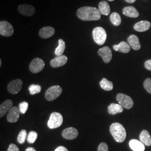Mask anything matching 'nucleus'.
I'll use <instances>...</instances> for the list:
<instances>
[{
    "label": "nucleus",
    "instance_id": "19",
    "mask_svg": "<svg viewBox=\"0 0 151 151\" xmlns=\"http://www.w3.org/2000/svg\"><path fill=\"white\" fill-rule=\"evenodd\" d=\"M123 13L124 15L132 18H137L139 15L138 11L133 6H127L124 7Z\"/></svg>",
    "mask_w": 151,
    "mask_h": 151
},
{
    "label": "nucleus",
    "instance_id": "38",
    "mask_svg": "<svg viewBox=\"0 0 151 151\" xmlns=\"http://www.w3.org/2000/svg\"><path fill=\"white\" fill-rule=\"evenodd\" d=\"M128 3H129V4H133L134 2H135L136 0H125Z\"/></svg>",
    "mask_w": 151,
    "mask_h": 151
},
{
    "label": "nucleus",
    "instance_id": "24",
    "mask_svg": "<svg viewBox=\"0 0 151 151\" xmlns=\"http://www.w3.org/2000/svg\"><path fill=\"white\" fill-rule=\"evenodd\" d=\"M123 111V108L119 104L112 103L108 106V112L111 115H115Z\"/></svg>",
    "mask_w": 151,
    "mask_h": 151
},
{
    "label": "nucleus",
    "instance_id": "25",
    "mask_svg": "<svg viewBox=\"0 0 151 151\" xmlns=\"http://www.w3.org/2000/svg\"><path fill=\"white\" fill-rule=\"evenodd\" d=\"M100 85L101 88L105 91H111L113 89V83L105 78H103L100 82Z\"/></svg>",
    "mask_w": 151,
    "mask_h": 151
},
{
    "label": "nucleus",
    "instance_id": "29",
    "mask_svg": "<svg viewBox=\"0 0 151 151\" xmlns=\"http://www.w3.org/2000/svg\"><path fill=\"white\" fill-rule=\"evenodd\" d=\"M29 90L31 95H35L40 93L42 90V87L39 85H31L29 87Z\"/></svg>",
    "mask_w": 151,
    "mask_h": 151
},
{
    "label": "nucleus",
    "instance_id": "13",
    "mask_svg": "<svg viewBox=\"0 0 151 151\" xmlns=\"http://www.w3.org/2000/svg\"><path fill=\"white\" fill-rule=\"evenodd\" d=\"M20 114V111L19 108L12 107L7 115V120L11 123H16L19 119Z\"/></svg>",
    "mask_w": 151,
    "mask_h": 151
},
{
    "label": "nucleus",
    "instance_id": "6",
    "mask_svg": "<svg viewBox=\"0 0 151 151\" xmlns=\"http://www.w3.org/2000/svg\"><path fill=\"white\" fill-rule=\"evenodd\" d=\"M116 100L119 104L126 109H130L134 105V102L131 97L124 94L120 93L116 95Z\"/></svg>",
    "mask_w": 151,
    "mask_h": 151
},
{
    "label": "nucleus",
    "instance_id": "9",
    "mask_svg": "<svg viewBox=\"0 0 151 151\" xmlns=\"http://www.w3.org/2000/svg\"><path fill=\"white\" fill-rule=\"evenodd\" d=\"M22 81L20 79H16L11 81L7 86V90L11 94L18 93L22 90Z\"/></svg>",
    "mask_w": 151,
    "mask_h": 151
},
{
    "label": "nucleus",
    "instance_id": "17",
    "mask_svg": "<svg viewBox=\"0 0 151 151\" xmlns=\"http://www.w3.org/2000/svg\"><path fill=\"white\" fill-rule=\"evenodd\" d=\"M13 102L11 100H7L0 105V118H2L12 108Z\"/></svg>",
    "mask_w": 151,
    "mask_h": 151
},
{
    "label": "nucleus",
    "instance_id": "12",
    "mask_svg": "<svg viewBox=\"0 0 151 151\" xmlns=\"http://www.w3.org/2000/svg\"><path fill=\"white\" fill-rule=\"evenodd\" d=\"M63 137L67 140H72L76 138L78 135V131L73 127H70L65 129L62 133Z\"/></svg>",
    "mask_w": 151,
    "mask_h": 151
},
{
    "label": "nucleus",
    "instance_id": "33",
    "mask_svg": "<svg viewBox=\"0 0 151 151\" xmlns=\"http://www.w3.org/2000/svg\"><path fill=\"white\" fill-rule=\"evenodd\" d=\"M109 148L106 143L102 142L101 143L97 148V151H108Z\"/></svg>",
    "mask_w": 151,
    "mask_h": 151
},
{
    "label": "nucleus",
    "instance_id": "21",
    "mask_svg": "<svg viewBox=\"0 0 151 151\" xmlns=\"http://www.w3.org/2000/svg\"><path fill=\"white\" fill-rule=\"evenodd\" d=\"M113 49L117 52H122L123 53H128L130 50V47L129 44L125 42H122L118 45H114Z\"/></svg>",
    "mask_w": 151,
    "mask_h": 151
},
{
    "label": "nucleus",
    "instance_id": "32",
    "mask_svg": "<svg viewBox=\"0 0 151 151\" xmlns=\"http://www.w3.org/2000/svg\"><path fill=\"white\" fill-rule=\"evenodd\" d=\"M143 86L147 91L151 94V78H148L144 82Z\"/></svg>",
    "mask_w": 151,
    "mask_h": 151
},
{
    "label": "nucleus",
    "instance_id": "3",
    "mask_svg": "<svg viewBox=\"0 0 151 151\" xmlns=\"http://www.w3.org/2000/svg\"><path fill=\"white\" fill-rule=\"evenodd\" d=\"M93 39L96 43L101 45L105 43L107 34L105 30L102 27H96L92 31Z\"/></svg>",
    "mask_w": 151,
    "mask_h": 151
},
{
    "label": "nucleus",
    "instance_id": "30",
    "mask_svg": "<svg viewBox=\"0 0 151 151\" xmlns=\"http://www.w3.org/2000/svg\"><path fill=\"white\" fill-rule=\"evenodd\" d=\"M37 138H38V133L36 132L31 131L29 132V133L27 135V142L30 144H32L35 142V140H37Z\"/></svg>",
    "mask_w": 151,
    "mask_h": 151
},
{
    "label": "nucleus",
    "instance_id": "1",
    "mask_svg": "<svg viewBox=\"0 0 151 151\" xmlns=\"http://www.w3.org/2000/svg\"><path fill=\"white\" fill-rule=\"evenodd\" d=\"M76 14L78 19L83 21H97L101 18L99 9L94 7H81L78 9Z\"/></svg>",
    "mask_w": 151,
    "mask_h": 151
},
{
    "label": "nucleus",
    "instance_id": "23",
    "mask_svg": "<svg viewBox=\"0 0 151 151\" xmlns=\"http://www.w3.org/2000/svg\"><path fill=\"white\" fill-rule=\"evenodd\" d=\"M98 9L101 14L106 16L109 15L111 10L109 4L105 1H102L99 3Z\"/></svg>",
    "mask_w": 151,
    "mask_h": 151
},
{
    "label": "nucleus",
    "instance_id": "34",
    "mask_svg": "<svg viewBox=\"0 0 151 151\" xmlns=\"http://www.w3.org/2000/svg\"><path fill=\"white\" fill-rule=\"evenodd\" d=\"M7 151H19V148L17 147V146L15 145V144H13V143H11L10 144L9 146V148H8V150Z\"/></svg>",
    "mask_w": 151,
    "mask_h": 151
},
{
    "label": "nucleus",
    "instance_id": "10",
    "mask_svg": "<svg viewBox=\"0 0 151 151\" xmlns=\"http://www.w3.org/2000/svg\"><path fill=\"white\" fill-rule=\"evenodd\" d=\"M19 12L25 16H32L35 13V7L32 5L28 4H22L18 7Z\"/></svg>",
    "mask_w": 151,
    "mask_h": 151
},
{
    "label": "nucleus",
    "instance_id": "18",
    "mask_svg": "<svg viewBox=\"0 0 151 151\" xmlns=\"http://www.w3.org/2000/svg\"><path fill=\"white\" fill-rule=\"evenodd\" d=\"M127 40L130 47L133 49L135 50H138L140 49L141 45L139 38H138L137 36L135 35H130L128 38Z\"/></svg>",
    "mask_w": 151,
    "mask_h": 151
},
{
    "label": "nucleus",
    "instance_id": "15",
    "mask_svg": "<svg viewBox=\"0 0 151 151\" xmlns=\"http://www.w3.org/2000/svg\"><path fill=\"white\" fill-rule=\"evenodd\" d=\"M55 34V29L52 27H44L40 29L39 32V35L41 38L48 39L53 36Z\"/></svg>",
    "mask_w": 151,
    "mask_h": 151
},
{
    "label": "nucleus",
    "instance_id": "5",
    "mask_svg": "<svg viewBox=\"0 0 151 151\" xmlns=\"http://www.w3.org/2000/svg\"><path fill=\"white\" fill-rule=\"evenodd\" d=\"M62 92V89L58 85H54L49 87L45 93V97L49 101H52L60 96Z\"/></svg>",
    "mask_w": 151,
    "mask_h": 151
},
{
    "label": "nucleus",
    "instance_id": "2",
    "mask_svg": "<svg viewBox=\"0 0 151 151\" xmlns=\"http://www.w3.org/2000/svg\"><path fill=\"white\" fill-rule=\"evenodd\" d=\"M110 132L114 139L117 142L122 143L125 140L127 132L124 127L119 123H114L110 127Z\"/></svg>",
    "mask_w": 151,
    "mask_h": 151
},
{
    "label": "nucleus",
    "instance_id": "28",
    "mask_svg": "<svg viewBox=\"0 0 151 151\" xmlns=\"http://www.w3.org/2000/svg\"><path fill=\"white\" fill-rule=\"evenodd\" d=\"M27 137V132L26 130H22V131L19 133V135L17 136V140L18 143H19L20 144L24 143Z\"/></svg>",
    "mask_w": 151,
    "mask_h": 151
},
{
    "label": "nucleus",
    "instance_id": "20",
    "mask_svg": "<svg viewBox=\"0 0 151 151\" xmlns=\"http://www.w3.org/2000/svg\"><path fill=\"white\" fill-rule=\"evenodd\" d=\"M130 148L133 151H145V145L139 140L137 139H132L130 140Z\"/></svg>",
    "mask_w": 151,
    "mask_h": 151
},
{
    "label": "nucleus",
    "instance_id": "4",
    "mask_svg": "<svg viewBox=\"0 0 151 151\" xmlns=\"http://www.w3.org/2000/svg\"><path fill=\"white\" fill-rule=\"evenodd\" d=\"M63 118L62 115L57 112H54L50 114L48 122V127L50 129H55L62 124Z\"/></svg>",
    "mask_w": 151,
    "mask_h": 151
},
{
    "label": "nucleus",
    "instance_id": "26",
    "mask_svg": "<svg viewBox=\"0 0 151 151\" xmlns=\"http://www.w3.org/2000/svg\"><path fill=\"white\" fill-rule=\"evenodd\" d=\"M65 41L60 39L58 40V46L55 48V54L57 56H60L63 55V53L65 52Z\"/></svg>",
    "mask_w": 151,
    "mask_h": 151
},
{
    "label": "nucleus",
    "instance_id": "14",
    "mask_svg": "<svg viewBox=\"0 0 151 151\" xmlns=\"http://www.w3.org/2000/svg\"><path fill=\"white\" fill-rule=\"evenodd\" d=\"M68 60V58L65 55H62L60 56H57L55 58L51 60L50 64L53 68H58L65 65Z\"/></svg>",
    "mask_w": 151,
    "mask_h": 151
},
{
    "label": "nucleus",
    "instance_id": "11",
    "mask_svg": "<svg viewBox=\"0 0 151 151\" xmlns=\"http://www.w3.org/2000/svg\"><path fill=\"white\" fill-rule=\"evenodd\" d=\"M97 53L99 56L101 57L104 62L105 63H109L112 59V52L109 47L105 46L100 49Z\"/></svg>",
    "mask_w": 151,
    "mask_h": 151
},
{
    "label": "nucleus",
    "instance_id": "16",
    "mask_svg": "<svg viewBox=\"0 0 151 151\" xmlns=\"http://www.w3.org/2000/svg\"><path fill=\"white\" fill-rule=\"evenodd\" d=\"M151 26V22L148 21H140L134 25V29L138 32H144L149 30Z\"/></svg>",
    "mask_w": 151,
    "mask_h": 151
},
{
    "label": "nucleus",
    "instance_id": "8",
    "mask_svg": "<svg viewBox=\"0 0 151 151\" xmlns=\"http://www.w3.org/2000/svg\"><path fill=\"white\" fill-rule=\"evenodd\" d=\"M45 63L43 60L35 58L31 62L29 65V69L33 73H37L43 70Z\"/></svg>",
    "mask_w": 151,
    "mask_h": 151
},
{
    "label": "nucleus",
    "instance_id": "31",
    "mask_svg": "<svg viewBox=\"0 0 151 151\" xmlns=\"http://www.w3.org/2000/svg\"><path fill=\"white\" fill-rule=\"evenodd\" d=\"M28 106H29V104L26 101H23L20 103L19 106V109L20 110V113L22 114L26 113L28 109Z\"/></svg>",
    "mask_w": 151,
    "mask_h": 151
},
{
    "label": "nucleus",
    "instance_id": "7",
    "mask_svg": "<svg viewBox=\"0 0 151 151\" xmlns=\"http://www.w3.org/2000/svg\"><path fill=\"white\" fill-rule=\"evenodd\" d=\"M14 32V29L10 23L6 21L0 22V34L2 36L9 37H11Z\"/></svg>",
    "mask_w": 151,
    "mask_h": 151
},
{
    "label": "nucleus",
    "instance_id": "39",
    "mask_svg": "<svg viewBox=\"0 0 151 151\" xmlns=\"http://www.w3.org/2000/svg\"><path fill=\"white\" fill-rule=\"evenodd\" d=\"M1 65H2V60H0V66L1 67Z\"/></svg>",
    "mask_w": 151,
    "mask_h": 151
},
{
    "label": "nucleus",
    "instance_id": "35",
    "mask_svg": "<svg viewBox=\"0 0 151 151\" xmlns=\"http://www.w3.org/2000/svg\"><path fill=\"white\" fill-rule=\"evenodd\" d=\"M145 67L147 70L151 71V60H146L145 63Z\"/></svg>",
    "mask_w": 151,
    "mask_h": 151
},
{
    "label": "nucleus",
    "instance_id": "40",
    "mask_svg": "<svg viewBox=\"0 0 151 151\" xmlns=\"http://www.w3.org/2000/svg\"><path fill=\"white\" fill-rule=\"evenodd\" d=\"M108 1H114V0H108Z\"/></svg>",
    "mask_w": 151,
    "mask_h": 151
},
{
    "label": "nucleus",
    "instance_id": "37",
    "mask_svg": "<svg viewBox=\"0 0 151 151\" xmlns=\"http://www.w3.org/2000/svg\"><path fill=\"white\" fill-rule=\"evenodd\" d=\"M36 151V150L34 148H33V147H28L27 148V150H26V151Z\"/></svg>",
    "mask_w": 151,
    "mask_h": 151
},
{
    "label": "nucleus",
    "instance_id": "27",
    "mask_svg": "<svg viewBox=\"0 0 151 151\" xmlns=\"http://www.w3.org/2000/svg\"><path fill=\"white\" fill-rule=\"evenodd\" d=\"M110 19L111 23L113 24L114 25L118 27L120 25L121 22H122V19L121 17L120 16L118 13L117 12H113L112 13L110 16Z\"/></svg>",
    "mask_w": 151,
    "mask_h": 151
},
{
    "label": "nucleus",
    "instance_id": "22",
    "mask_svg": "<svg viewBox=\"0 0 151 151\" xmlns=\"http://www.w3.org/2000/svg\"><path fill=\"white\" fill-rule=\"evenodd\" d=\"M139 139L144 145L147 146H151V135L147 130H143L142 131L139 135Z\"/></svg>",
    "mask_w": 151,
    "mask_h": 151
},
{
    "label": "nucleus",
    "instance_id": "36",
    "mask_svg": "<svg viewBox=\"0 0 151 151\" xmlns=\"http://www.w3.org/2000/svg\"><path fill=\"white\" fill-rule=\"evenodd\" d=\"M54 151H68V150L63 146H59L57 147Z\"/></svg>",
    "mask_w": 151,
    "mask_h": 151
}]
</instances>
